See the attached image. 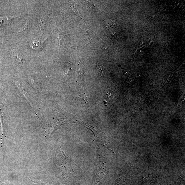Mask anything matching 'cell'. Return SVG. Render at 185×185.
I'll return each mask as SVG.
<instances>
[{
	"instance_id": "6da1fadb",
	"label": "cell",
	"mask_w": 185,
	"mask_h": 185,
	"mask_svg": "<svg viewBox=\"0 0 185 185\" xmlns=\"http://www.w3.org/2000/svg\"><path fill=\"white\" fill-rule=\"evenodd\" d=\"M15 83L16 86H17L18 89H19L20 91L21 92L22 94L23 95L24 97H25L26 100L28 101V102L29 103L30 105V106L33 107V105H32L31 101H30L29 96H28V93H26L25 89H24L23 87L21 86V85H20L19 83L17 82V81H16Z\"/></svg>"
},
{
	"instance_id": "7a4b0ae2",
	"label": "cell",
	"mask_w": 185,
	"mask_h": 185,
	"mask_svg": "<svg viewBox=\"0 0 185 185\" xmlns=\"http://www.w3.org/2000/svg\"><path fill=\"white\" fill-rule=\"evenodd\" d=\"M84 66L81 63H79L78 65V67L77 69V74L79 77H82L84 74Z\"/></svg>"
},
{
	"instance_id": "3957f363",
	"label": "cell",
	"mask_w": 185,
	"mask_h": 185,
	"mask_svg": "<svg viewBox=\"0 0 185 185\" xmlns=\"http://www.w3.org/2000/svg\"><path fill=\"white\" fill-rule=\"evenodd\" d=\"M43 43L41 41H34L30 44V47L34 49L38 50L42 47Z\"/></svg>"
},
{
	"instance_id": "277c9868",
	"label": "cell",
	"mask_w": 185,
	"mask_h": 185,
	"mask_svg": "<svg viewBox=\"0 0 185 185\" xmlns=\"http://www.w3.org/2000/svg\"><path fill=\"white\" fill-rule=\"evenodd\" d=\"M96 70L99 76H102L103 73L104 69V67L101 64L97 65L96 67Z\"/></svg>"
},
{
	"instance_id": "5b68a950",
	"label": "cell",
	"mask_w": 185,
	"mask_h": 185,
	"mask_svg": "<svg viewBox=\"0 0 185 185\" xmlns=\"http://www.w3.org/2000/svg\"><path fill=\"white\" fill-rule=\"evenodd\" d=\"M70 6L71 8H72L73 13H74V14L78 16V17H80V18H82L80 17V16H79L80 15H79V11L78 8L77 7V5L74 4H70Z\"/></svg>"
},
{
	"instance_id": "8992f818",
	"label": "cell",
	"mask_w": 185,
	"mask_h": 185,
	"mask_svg": "<svg viewBox=\"0 0 185 185\" xmlns=\"http://www.w3.org/2000/svg\"><path fill=\"white\" fill-rule=\"evenodd\" d=\"M10 19L9 18L7 17H1L0 18V26L9 23Z\"/></svg>"
},
{
	"instance_id": "52a82bcc",
	"label": "cell",
	"mask_w": 185,
	"mask_h": 185,
	"mask_svg": "<svg viewBox=\"0 0 185 185\" xmlns=\"http://www.w3.org/2000/svg\"><path fill=\"white\" fill-rule=\"evenodd\" d=\"M106 94L107 99H112L115 96V94L114 92L111 90H108L107 91L106 93Z\"/></svg>"
},
{
	"instance_id": "ba28073f",
	"label": "cell",
	"mask_w": 185,
	"mask_h": 185,
	"mask_svg": "<svg viewBox=\"0 0 185 185\" xmlns=\"http://www.w3.org/2000/svg\"><path fill=\"white\" fill-rule=\"evenodd\" d=\"M3 113L2 111L1 107V105L0 104V122H1V130H2V135H3Z\"/></svg>"
},
{
	"instance_id": "9c48e42d",
	"label": "cell",
	"mask_w": 185,
	"mask_h": 185,
	"mask_svg": "<svg viewBox=\"0 0 185 185\" xmlns=\"http://www.w3.org/2000/svg\"><path fill=\"white\" fill-rule=\"evenodd\" d=\"M28 22V21L25 25L18 32H24L27 31L28 28H29V25H29V24H28L29 23Z\"/></svg>"
},
{
	"instance_id": "30bf717a",
	"label": "cell",
	"mask_w": 185,
	"mask_h": 185,
	"mask_svg": "<svg viewBox=\"0 0 185 185\" xmlns=\"http://www.w3.org/2000/svg\"><path fill=\"white\" fill-rule=\"evenodd\" d=\"M72 69L70 67L67 69V70L65 72V76L66 77V78H68L69 76H70L71 74H72Z\"/></svg>"
},
{
	"instance_id": "8fae6325",
	"label": "cell",
	"mask_w": 185,
	"mask_h": 185,
	"mask_svg": "<svg viewBox=\"0 0 185 185\" xmlns=\"http://www.w3.org/2000/svg\"><path fill=\"white\" fill-rule=\"evenodd\" d=\"M86 4L87 8H89V9L92 10L93 11L95 9V7L92 4L89 2L88 1H86Z\"/></svg>"
},
{
	"instance_id": "7c38bea8",
	"label": "cell",
	"mask_w": 185,
	"mask_h": 185,
	"mask_svg": "<svg viewBox=\"0 0 185 185\" xmlns=\"http://www.w3.org/2000/svg\"><path fill=\"white\" fill-rule=\"evenodd\" d=\"M14 57H15V58H16L19 61V62H21L22 60V57L21 55L19 54H16V53H15L13 54Z\"/></svg>"
},
{
	"instance_id": "4fadbf2b",
	"label": "cell",
	"mask_w": 185,
	"mask_h": 185,
	"mask_svg": "<svg viewBox=\"0 0 185 185\" xmlns=\"http://www.w3.org/2000/svg\"><path fill=\"white\" fill-rule=\"evenodd\" d=\"M43 26V20L41 19H40L39 23V27L40 30L42 29V28Z\"/></svg>"
},
{
	"instance_id": "5bb4252c",
	"label": "cell",
	"mask_w": 185,
	"mask_h": 185,
	"mask_svg": "<svg viewBox=\"0 0 185 185\" xmlns=\"http://www.w3.org/2000/svg\"><path fill=\"white\" fill-rule=\"evenodd\" d=\"M0 185H6L5 184H4V183L0 182Z\"/></svg>"
}]
</instances>
